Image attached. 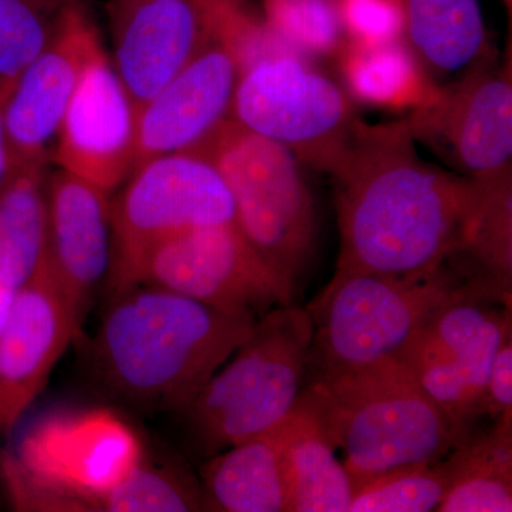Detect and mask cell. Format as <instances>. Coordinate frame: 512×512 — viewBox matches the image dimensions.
Instances as JSON below:
<instances>
[{"label":"cell","instance_id":"obj_1","mask_svg":"<svg viewBox=\"0 0 512 512\" xmlns=\"http://www.w3.org/2000/svg\"><path fill=\"white\" fill-rule=\"evenodd\" d=\"M336 271L419 278L463 248L477 181L427 164L406 120L360 124L332 174Z\"/></svg>","mask_w":512,"mask_h":512},{"label":"cell","instance_id":"obj_2","mask_svg":"<svg viewBox=\"0 0 512 512\" xmlns=\"http://www.w3.org/2000/svg\"><path fill=\"white\" fill-rule=\"evenodd\" d=\"M255 323L168 289L136 286L111 299L94 340V367L117 399L183 413Z\"/></svg>","mask_w":512,"mask_h":512},{"label":"cell","instance_id":"obj_3","mask_svg":"<svg viewBox=\"0 0 512 512\" xmlns=\"http://www.w3.org/2000/svg\"><path fill=\"white\" fill-rule=\"evenodd\" d=\"M302 394L342 453L355 493L400 468L437 463L457 446L450 421L402 360L309 379Z\"/></svg>","mask_w":512,"mask_h":512},{"label":"cell","instance_id":"obj_4","mask_svg":"<svg viewBox=\"0 0 512 512\" xmlns=\"http://www.w3.org/2000/svg\"><path fill=\"white\" fill-rule=\"evenodd\" d=\"M478 279L487 278L457 255L419 278L336 271L306 308L313 325L306 379L402 359L433 313Z\"/></svg>","mask_w":512,"mask_h":512},{"label":"cell","instance_id":"obj_5","mask_svg":"<svg viewBox=\"0 0 512 512\" xmlns=\"http://www.w3.org/2000/svg\"><path fill=\"white\" fill-rule=\"evenodd\" d=\"M313 325L308 309L286 305L256 320L249 338L183 412L208 456L275 429L306 384Z\"/></svg>","mask_w":512,"mask_h":512},{"label":"cell","instance_id":"obj_6","mask_svg":"<svg viewBox=\"0 0 512 512\" xmlns=\"http://www.w3.org/2000/svg\"><path fill=\"white\" fill-rule=\"evenodd\" d=\"M194 153L207 157L227 183L239 231L296 288L311 262L316 217L295 154L234 117Z\"/></svg>","mask_w":512,"mask_h":512},{"label":"cell","instance_id":"obj_7","mask_svg":"<svg viewBox=\"0 0 512 512\" xmlns=\"http://www.w3.org/2000/svg\"><path fill=\"white\" fill-rule=\"evenodd\" d=\"M111 299L138 285L144 259L167 239L205 225L235 222L227 183L207 157L165 154L134 168L110 201Z\"/></svg>","mask_w":512,"mask_h":512},{"label":"cell","instance_id":"obj_8","mask_svg":"<svg viewBox=\"0 0 512 512\" xmlns=\"http://www.w3.org/2000/svg\"><path fill=\"white\" fill-rule=\"evenodd\" d=\"M511 326V295L478 279L433 313L400 359L450 421L457 444L484 417L491 366Z\"/></svg>","mask_w":512,"mask_h":512},{"label":"cell","instance_id":"obj_9","mask_svg":"<svg viewBox=\"0 0 512 512\" xmlns=\"http://www.w3.org/2000/svg\"><path fill=\"white\" fill-rule=\"evenodd\" d=\"M232 117L328 174L363 123L332 80L291 55L266 57L241 73Z\"/></svg>","mask_w":512,"mask_h":512},{"label":"cell","instance_id":"obj_10","mask_svg":"<svg viewBox=\"0 0 512 512\" xmlns=\"http://www.w3.org/2000/svg\"><path fill=\"white\" fill-rule=\"evenodd\" d=\"M140 285L168 289L255 320L291 305L296 289L262 258L235 222L188 229L157 245L141 266Z\"/></svg>","mask_w":512,"mask_h":512},{"label":"cell","instance_id":"obj_11","mask_svg":"<svg viewBox=\"0 0 512 512\" xmlns=\"http://www.w3.org/2000/svg\"><path fill=\"white\" fill-rule=\"evenodd\" d=\"M241 0H109L111 63L140 110L212 40Z\"/></svg>","mask_w":512,"mask_h":512},{"label":"cell","instance_id":"obj_12","mask_svg":"<svg viewBox=\"0 0 512 512\" xmlns=\"http://www.w3.org/2000/svg\"><path fill=\"white\" fill-rule=\"evenodd\" d=\"M423 141L451 167L473 180L511 175V67L476 66L456 83L436 86L407 119Z\"/></svg>","mask_w":512,"mask_h":512},{"label":"cell","instance_id":"obj_13","mask_svg":"<svg viewBox=\"0 0 512 512\" xmlns=\"http://www.w3.org/2000/svg\"><path fill=\"white\" fill-rule=\"evenodd\" d=\"M138 110L103 45L84 67L52 150L60 170L113 194L133 173Z\"/></svg>","mask_w":512,"mask_h":512},{"label":"cell","instance_id":"obj_14","mask_svg":"<svg viewBox=\"0 0 512 512\" xmlns=\"http://www.w3.org/2000/svg\"><path fill=\"white\" fill-rule=\"evenodd\" d=\"M100 45L99 30L77 0L56 39L13 80L3 119L16 165L52 161L64 114Z\"/></svg>","mask_w":512,"mask_h":512},{"label":"cell","instance_id":"obj_15","mask_svg":"<svg viewBox=\"0 0 512 512\" xmlns=\"http://www.w3.org/2000/svg\"><path fill=\"white\" fill-rule=\"evenodd\" d=\"M241 73L234 46L222 35L212 40L138 110L136 167L204 146L232 119Z\"/></svg>","mask_w":512,"mask_h":512},{"label":"cell","instance_id":"obj_16","mask_svg":"<svg viewBox=\"0 0 512 512\" xmlns=\"http://www.w3.org/2000/svg\"><path fill=\"white\" fill-rule=\"evenodd\" d=\"M79 333L47 262L15 292L0 333V440L45 390L56 363Z\"/></svg>","mask_w":512,"mask_h":512},{"label":"cell","instance_id":"obj_17","mask_svg":"<svg viewBox=\"0 0 512 512\" xmlns=\"http://www.w3.org/2000/svg\"><path fill=\"white\" fill-rule=\"evenodd\" d=\"M111 195L67 173L47 177V262L77 328L111 268Z\"/></svg>","mask_w":512,"mask_h":512},{"label":"cell","instance_id":"obj_18","mask_svg":"<svg viewBox=\"0 0 512 512\" xmlns=\"http://www.w3.org/2000/svg\"><path fill=\"white\" fill-rule=\"evenodd\" d=\"M279 440L288 512H349L355 497L352 478L303 394L279 424Z\"/></svg>","mask_w":512,"mask_h":512},{"label":"cell","instance_id":"obj_19","mask_svg":"<svg viewBox=\"0 0 512 512\" xmlns=\"http://www.w3.org/2000/svg\"><path fill=\"white\" fill-rule=\"evenodd\" d=\"M201 477L205 510L288 512L279 426L214 454Z\"/></svg>","mask_w":512,"mask_h":512},{"label":"cell","instance_id":"obj_20","mask_svg":"<svg viewBox=\"0 0 512 512\" xmlns=\"http://www.w3.org/2000/svg\"><path fill=\"white\" fill-rule=\"evenodd\" d=\"M404 43L427 77L446 79L473 69L484 56L478 0H399Z\"/></svg>","mask_w":512,"mask_h":512},{"label":"cell","instance_id":"obj_21","mask_svg":"<svg viewBox=\"0 0 512 512\" xmlns=\"http://www.w3.org/2000/svg\"><path fill=\"white\" fill-rule=\"evenodd\" d=\"M47 165H18L0 190V282L15 292L47 264Z\"/></svg>","mask_w":512,"mask_h":512},{"label":"cell","instance_id":"obj_22","mask_svg":"<svg viewBox=\"0 0 512 512\" xmlns=\"http://www.w3.org/2000/svg\"><path fill=\"white\" fill-rule=\"evenodd\" d=\"M446 460L450 481L440 512L512 511V416L473 431Z\"/></svg>","mask_w":512,"mask_h":512},{"label":"cell","instance_id":"obj_23","mask_svg":"<svg viewBox=\"0 0 512 512\" xmlns=\"http://www.w3.org/2000/svg\"><path fill=\"white\" fill-rule=\"evenodd\" d=\"M343 72L350 93L370 106L416 109L436 87L402 40L356 43L346 53Z\"/></svg>","mask_w":512,"mask_h":512},{"label":"cell","instance_id":"obj_24","mask_svg":"<svg viewBox=\"0 0 512 512\" xmlns=\"http://www.w3.org/2000/svg\"><path fill=\"white\" fill-rule=\"evenodd\" d=\"M477 198L468 220L460 254L511 292L512 183L511 175L476 180Z\"/></svg>","mask_w":512,"mask_h":512},{"label":"cell","instance_id":"obj_25","mask_svg":"<svg viewBox=\"0 0 512 512\" xmlns=\"http://www.w3.org/2000/svg\"><path fill=\"white\" fill-rule=\"evenodd\" d=\"M77 0H0V80H15L62 30Z\"/></svg>","mask_w":512,"mask_h":512},{"label":"cell","instance_id":"obj_26","mask_svg":"<svg viewBox=\"0 0 512 512\" xmlns=\"http://www.w3.org/2000/svg\"><path fill=\"white\" fill-rule=\"evenodd\" d=\"M448 481L446 457L433 464L400 468L359 488L349 512L439 511Z\"/></svg>","mask_w":512,"mask_h":512},{"label":"cell","instance_id":"obj_27","mask_svg":"<svg viewBox=\"0 0 512 512\" xmlns=\"http://www.w3.org/2000/svg\"><path fill=\"white\" fill-rule=\"evenodd\" d=\"M266 25L284 42L313 55L339 46L343 23L335 0H265Z\"/></svg>","mask_w":512,"mask_h":512},{"label":"cell","instance_id":"obj_28","mask_svg":"<svg viewBox=\"0 0 512 512\" xmlns=\"http://www.w3.org/2000/svg\"><path fill=\"white\" fill-rule=\"evenodd\" d=\"M343 28L356 43L379 45L403 37V13L399 0H340Z\"/></svg>","mask_w":512,"mask_h":512},{"label":"cell","instance_id":"obj_29","mask_svg":"<svg viewBox=\"0 0 512 512\" xmlns=\"http://www.w3.org/2000/svg\"><path fill=\"white\" fill-rule=\"evenodd\" d=\"M504 416H512V326L495 353L485 393L484 417L495 421Z\"/></svg>","mask_w":512,"mask_h":512},{"label":"cell","instance_id":"obj_30","mask_svg":"<svg viewBox=\"0 0 512 512\" xmlns=\"http://www.w3.org/2000/svg\"><path fill=\"white\" fill-rule=\"evenodd\" d=\"M12 83L13 80H0V190L5 187L13 171L18 167L13 158L8 134H6L5 119H3V106Z\"/></svg>","mask_w":512,"mask_h":512},{"label":"cell","instance_id":"obj_31","mask_svg":"<svg viewBox=\"0 0 512 512\" xmlns=\"http://www.w3.org/2000/svg\"><path fill=\"white\" fill-rule=\"evenodd\" d=\"M505 6H507L508 12L511 13V3L512 0H504Z\"/></svg>","mask_w":512,"mask_h":512}]
</instances>
